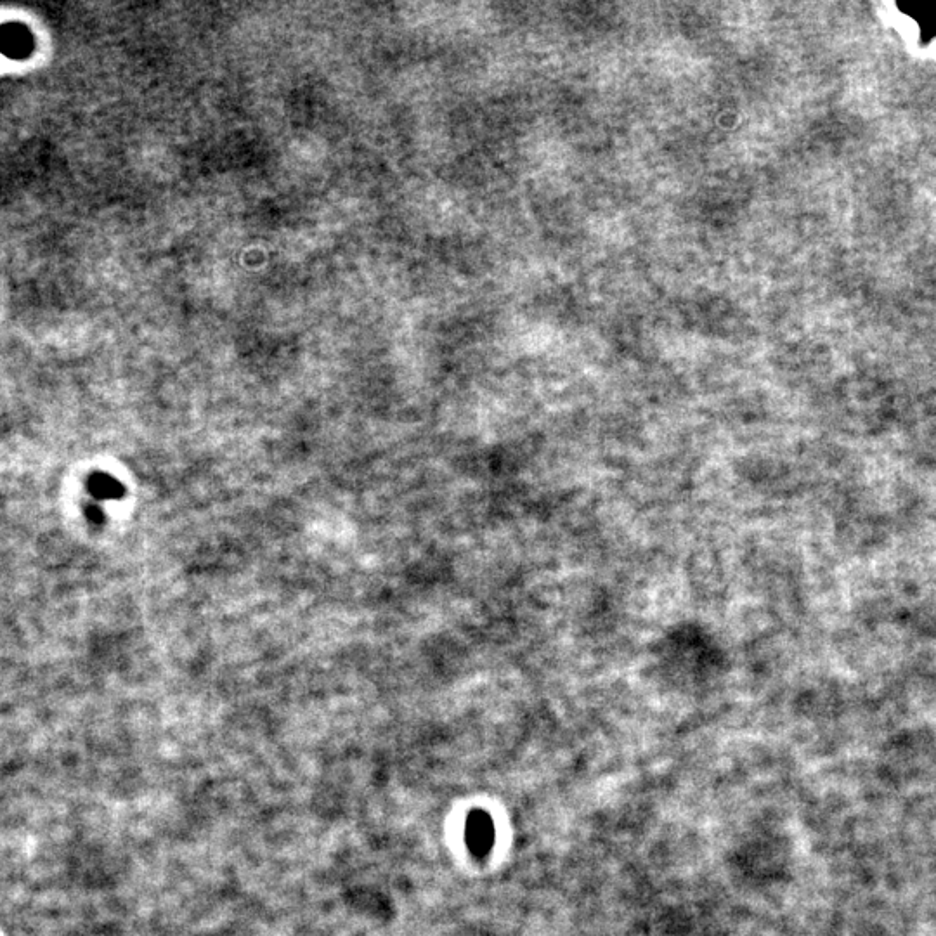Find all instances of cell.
Returning <instances> with one entry per match:
<instances>
[{"label":"cell","instance_id":"obj_2","mask_svg":"<svg viewBox=\"0 0 936 936\" xmlns=\"http://www.w3.org/2000/svg\"><path fill=\"white\" fill-rule=\"evenodd\" d=\"M33 51V37L30 30L20 23L0 26V52L13 59L26 58Z\"/></svg>","mask_w":936,"mask_h":936},{"label":"cell","instance_id":"obj_4","mask_svg":"<svg viewBox=\"0 0 936 936\" xmlns=\"http://www.w3.org/2000/svg\"><path fill=\"white\" fill-rule=\"evenodd\" d=\"M91 491L101 498H117L120 493V484L108 475H96L92 477Z\"/></svg>","mask_w":936,"mask_h":936},{"label":"cell","instance_id":"obj_3","mask_svg":"<svg viewBox=\"0 0 936 936\" xmlns=\"http://www.w3.org/2000/svg\"><path fill=\"white\" fill-rule=\"evenodd\" d=\"M905 11L919 21L924 32L936 35V4H909L905 7Z\"/></svg>","mask_w":936,"mask_h":936},{"label":"cell","instance_id":"obj_1","mask_svg":"<svg viewBox=\"0 0 936 936\" xmlns=\"http://www.w3.org/2000/svg\"><path fill=\"white\" fill-rule=\"evenodd\" d=\"M494 824L489 813L482 810H474L468 815L467 826H465V839L470 852L475 857H486L494 845Z\"/></svg>","mask_w":936,"mask_h":936}]
</instances>
